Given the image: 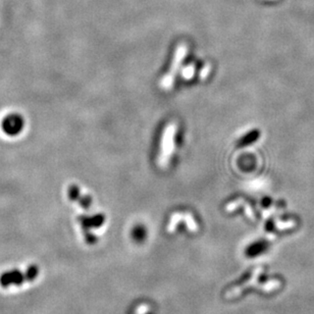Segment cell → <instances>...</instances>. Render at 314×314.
Returning <instances> with one entry per match:
<instances>
[{"instance_id": "cell-1", "label": "cell", "mask_w": 314, "mask_h": 314, "mask_svg": "<svg viewBox=\"0 0 314 314\" xmlns=\"http://www.w3.org/2000/svg\"><path fill=\"white\" fill-rule=\"evenodd\" d=\"M177 133V125L175 122H170L163 132L161 140V149L159 153L158 164L160 167H166L175 149V136Z\"/></svg>"}, {"instance_id": "cell-2", "label": "cell", "mask_w": 314, "mask_h": 314, "mask_svg": "<svg viewBox=\"0 0 314 314\" xmlns=\"http://www.w3.org/2000/svg\"><path fill=\"white\" fill-rule=\"evenodd\" d=\"M186 54H187V46L185 44L179 45V47L176 50V53H175L174 60H172L171 69L161 81V87L163 89H169L172 86V82H174V80H175L176 74L179 71L180 66L183 62Z\"/></svg>"}, {"instance_id": "cell-3", "label": "cell", "mask_w": 314, "mask_h": 314, "mask_svg": "<svg viewBox=\"0 0 314 314\" xmlns=\"http://www.w3.org/2000/svg\"><path fill=\"white\" fill-rule=\"evenodd\" d=\"M24 128V120L20 115H9L2 121V129L5 134L14 136L21 133Z\"/></svg>"}, {"instance_id": "cell-4", "label": "cell", "mask_w": 314, "mask_h": 314, "mask_svg": "<svg viewBox=\"0 0 314 314\" xmlns=\"http://www.w3.org/2000/svg\"><path fill=\"white\" fill-rule=\"evenodd\" d=\"M259 136H260V133H259L258 130L251 131L250 133L246 134V135L240 140L239 145H240V146H246V145L252 144V143L256 142V141H257L258 138H259Z\"/></svg>"}, {"instance_id": "cell-5", "label": "cell", "mask_w": 314, "mask_h": 314, "mask_svg": "<svg viewBox=\"0 0 314 314\" xmlns=\"http://www.w3.org/2000/svg\"><path fill=\"white\" fill-rule=\"evenodd\" d=\"M194 71H195V69H194V66H193V65L188 66V67L184 70V72H183V77H184L185 78H193Z\"/></svg>"}]
</instances>
